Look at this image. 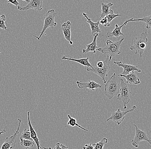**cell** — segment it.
Returning a JSON list of instances; mask_svg holds the SVG:
<instances>
[{
    "mask_svg": "<svg viewBox=\"0 0 151 149\" xmlns=\"http://www.w3.org/2000/svg\"><path fill=\"white\" fill-rule=\"evenodd\" d=\"M71 23L69 21L65 22L61 25V29L65 39L69 42L70 45H73V42L71 40Z\"/></svg>",
    "mask_w": 151,
    "mask_h": 149,
    "instance_id": "5bb4252c",
    "label": "cell"
},
{
    "mask_svg": "<svg viewBox=\"0 0 151 149\" xmlns=\"http://www.w3.org/2000/svg\"><path fill=\"white\" fill-rule=\"evenodd\" d=\"M83 15L86 19L87 22L90 24L91 29V33L94 36L96 33H101V29L99 26L100 24L99 21L98 20L97 22H93L91 19L88 17V16L86 13H83Z\"/></svg>",
    "mask_w": 151,
    "mask_h": 149,
    "instance_id": "e0dca14e",
    "label": "cell"
},
{
    "mask_svg": "<svg viewBox=\"0 0 151 149\" xmlns=\"http://www.w3.org/2000/svg\"><path fill=\"white\" fill-rule=\"evenodd\" d=\"M133 125L135 127V135L134 138L132 140V145L135 148H137L139 147V144L142 141H147L151 144V140L150 139L147 133L144 131L139 129L138 127L135 124Z\"/></svg>",
    "mask_w": 151,
    "mask_h": 149,
    "instance_id": "52a82bcc",
    "label": "cell"
},
{
    "mask_svg": "<svg viewBox=\"0 0 151 149\" xmlns=\"http://www.w3.org/2000/svg\"><path fill=\"white\" fill-rule=\"evenodd\" d=\"M108 142V139L106 138H103L101 141L98 143H95L92 145L94 149H103L105 144Z\"/></svg>",
    "mask_w": 151,
    "mask_h": 149,
    "instance_id": "cb8c5ba5",
    "label": "cell"
},
{
    "mask_svg": "<svg viewBox=\"0 0 151 149\" xmlns=\"http://www.w3.org/2000/svg\"><path fill=\"white\" fill-rule=\"evenodd\" d=\"M98 33H96L94 35V38L93 41L90 44H88L86 46V49H83V53H86L89 52H91L92 53H95L96 51L99 49L97 44V39L99 36Z\"/></svg>",
    "mask_w": 151,
    "mask_h": 149,
    "instance_id": "ac0fdd59",
    "label": "cell"
},
{
    "mask_svg": "<svg viewBox=\"0 0 151 149\" xmlns=\"http://www.w3.org/2000/svg\"><path fill=\"white\" fill-rule=\"evenodd\" d=\"M20 140L21 146L25 148V149H29L30 148H32L35 144L34 141H31V140L21 138H20Z\"/></svg>",
    "mask_w": 151,
    "mask_h": 149,
    "instance_id": "7402d4cb",
    "label": "cell"
},
{
    "mask_svg": "<svg viewBox=\"0 0 151 149\" xmlns=\"http://www.w3.org/2000/svg\"><path fill=\"white\" fill-rule=\"evenodd\" d=\"M113 57L107 55L104 62V66L102 68H99L97 67H94L93 68L90 67H85L87 71L88 72L94 73L99 75L101 78L102 80L101 82L103 81L104 83H106V77L108 76V73L110 70L111 67L110 64L111 63V59Z\"/></svg>",
    "mask_w": 151,
    "mask_h": 149,
    "instance_id": "277c9868",
    "label": "cell"
},
{
    "mask_svg": "<svg viewBox=\"0 0 151 149\" xmlns=\"http://www.w3.org/2000/svg\"><path fill=\"white\" fill-rule=\"evenodd\" d=\"M136 109H137V107L135 105L132 107V109H129L127 111L123 112L121 111L120 109L119 108L116 111H113L112 112L111 117H109L106 121H112L113 122L117 124L118 125H119L124 120L125 115L127 113L133 112Z\"/></svg>",
    "mask_w": 151,
    "mask_h": 149,
    "instance_id": "ba28073f",
    "label": "cell"
},
{
    "mask_svg": "<svg viewBox=\"0 0 151 149\" xmlns=\"http://www.w3.org/2000/svg\"><path fill=\"white\" fill-rule=\"evenodd\" d=\"M124 39V38L122 37L120 40L117 41H112L108 40L106 41V46L105 47L99 48L97 50L104 54L107 55L112 57H114L117 55H119L121 53L120 48Z\"/></svg>",
    "mask_w": 151,
    "mask_h": 149,
    "instance_id": "7a4b0ae2",
    "label": "cell"
},
{
    "mask_svg": "<svg viewBox=\"0 0 151 149\" xmlns=\"http://www.w3.org/2000/svg\"><path fill=\"white\" fill-rule=\"evenodd\" d=\"M61 146L62 149H68V148L64 144H61Z\"/></svg>",
    "mask_w": 151,
    "mask_h": 149,
    "instance_id": "d6a6232c",
    "label": "cell"
},
{
    "mask_svg": "<svg viewBox=\"0 0 151 149\" xmlns=\"http://www.w3.org/2000/svg\"><path fill=\"white\" fill-rule=\"evenodd\" d=\"M120 79L119 75L114 73L106 83L104 93L109 99L111 100L114 96L119 93L121 88Z\"/></svg>",
    "mask_w": 151,
    "mask_h": 149,
    "instance_id": "6da1fadb",
    "label": "cell"
},
{
    "mask_svg": "<svg viewBox=\"0 0 151 149\" xmlns=\"http://www.w3.org/2000/svg\"><path fill=\"white\" fill-rule=\"evenodd\" d=\"M119 77H124L126 79V83L131 84L137 85L140 83V81L139 78L138 77L137 75L135 73L134 71L130 73L129 74L127 75H122L119 74Z\"/></svg>",
    "mask_w": 151,
    "mask_h": 149,
    "instance_id": "9a60e30c",
    "label": "cell"
},
{
    "mask_svg": "<svg viewBox=\"0 0 151 149\" xmlns=\"http://www.w3.org/2000/svg\"><path fill=\"white\" fill-rule=\"evenodd\" d=\"M61 58L63 60H70V61H74V62L80 63L81 65L84 66L85 67L93 68V67L91 66V64L89 63V61H88V59H89L88 57L86 58H80V59H76V58H68V57L64 56Z\"/></svg>",
    "mask_w": 151,
    "mask_h": 149,
    "instance_id": "ffe728a7",
    "label": "cell"
},
{
    "mask_svg": "<svg viewBox=\"0 0 151 149\" xmlns=\"http://www.w3.org/2000/svg\"><path fill=\"white\" fill-rule=\"evenodd\" d=\"M1 52H2V51L1 50H0V53H1Z\"/></svg>",
    "mask_w": 151,
    "mask_h": 149,
    "instance_id": "e575fe53",
    "label": "cell"
},
{
    "mask_svg": "<svg viewBox=\"0 0 151 149\" xmlns=\"http://www.w3.org/2000/svg\"><path fill=\"white\" fill-rule=\"evenodd\" d=\"M78 87L80 89H88L89 90H98L102 88V85H100L98 83H96L92 80H88L87 82H83L81 81H77L76 82Z\"/></svg>",
    "mask_w": 151,
    "mask_h": 149,
    "instance_id": "8fae6325",
    "label": "cell"
},
{
    "mask_svg": "<svg viewBox=\"0 0 151 149\" xmlns=\"http://www.w3.org/2000/svg\"><path fill=\"white\" fill-rule=\"evenodd\" d=\"M42 0H30V1L26 6L21 7L19 6L17 7L18 10L23 11L33 9L35 10L40 11L42 10Z\"/></svg>",
    "mask_w": 151,
    "mask_h": 149,
    "instance_id": "7c38bea8",
    "label": "cell"
},
{
    "mask_svg": "<svg viewBox=\"0 0 151 149\" xmlns=\"http://www.w3.org/2000/svg\"><path fill=\"white\" fill-rule=\"evenodd\" d=\"M20 138L28 140H31V141H34L32 139V137H31L30 130H27L26 129L24 130Z\"/></svg>",
    "mask_w": 151,
    "mask_h": 149,
    "instance_id": "484cf974",
    "label": "cell"
},
{
    "mask_svg": "<svg viewBox=\"0 0 151 149\" xmlns=\"http://www.w3.org/2000/svg\"><path fill=\"white\" fill-rule=\"evenodd\" d=\"M99 22H100V24H102V25H103L105 27H108L107 20H106L105 17L99 20Z\"/></svg>",
    "mask_w": 151,
    "mask_h": 149,
    "instance_id": "83f0119b",
    "label": "cell"
},
{
    "mask_svg": "<svg viewBox=\"0 0 151 149\" xmlns=\"http://www.w3.org/2000/svg\"><path fill=\"white\" fill-rule=\"evenodd\" d=\"M30 113L29 112H27V114H28V125L29 127V130H30V133H31V136L32 139L33 140L36 144L37 147V149H40L41 146L40 145V141L39 139L38 138L37 134L35 132V130H34L32 123H31V121H30Z\"/></svg>",
    "mask_w": 151,
    "mask_h": 149,
    "instance_id": "2e32d148",
    "label": "cell"
},
{
    "mask_svg": "<svg viewBox=\"0 0 151 149\" xmlns=\"http://www.w3.org/2000/svg\"><path fill=\"white\" fill-rule=\"evenodd\" d=\"M7 2L12 4L13 5L16 6L17 7L19 6V1H16V0H9V1H7Z\"/></svg>",
    "mask_w": 151,
    "mask_h": 149,
    "instance_id": "f1b7e54d",
    "label": "cell"
},
{
    "mask_svg": "<svg viewBox=\"0 0 151 149\" xmlns=\"http://www.w3.org/2000/svg\"><path fill=\"white\" fill-rule=\"evenodd\" d=\"M122 16V14H114V13H112V14H110L107 15V16L105 17L106 19L107 22V24H108V26H110V22H112L113 19L117 17H120V16Z\"/></svg>",
    "mask_w": 151,
    "mask_h": 149,
    "instance_id": "4316f807",
    "label": "cell"
},
{
    "mask_svg": "<svg viewBox=\"0 0 151 149\" xmlns=\"http://www.w3.org/2000/svg\"><path fill=\"white\" fill-rule=\"evenodd\" d=\"M147 32L142 33L139 37H137L133 41V45L131 46L130 50L134 52L135 54H139L140 57H142V54L146 50L147 45Z\"/></svg>",
    "mask_w": 151,
    "mask_h": 149,
    "instance_id": "3957f363",
    "label": "cell"
},
{
    "mask_svg": "<svg viewBox=\"0 0 151 149\" xmlns=\"http://www.w3.org/2000/svg\"><path fill=\"white\" fill-rule=\"evenodd\" d=\"M121 88L119 93L118 95L117 99L121 100L123 104L124 109L127 108V105L130 101L131 91L127 83L122 78L120 79Z\"/></svg>",
    "mask_w": 151,
    "mask_h": 149,
    "instance_id": "8992f818",
    "label": "cell"
},
{
    "mask_svg": "<svg viewBox=\"0 0 151 149\" xmlns=\"http://www.w3.org/2000/svg\"><path fill=\"white\" fill-rule=\"evenodd\" d=\"M83 149H94V147L92 146L91 143L89 144H86L83 147Z\"/></svg>",
    "mask_w": 151,
    "mask_h": 149,
    "instance_id": "f546056e",
    "label": "cell"
},
{
    "mask_svg": "<svg viewBox=\"0 0 151 149\" xmlns=\"http://www.w3.org/2000/svg\"><path fill=\"white\" fill-rule=\"evenodd\" d=\"M68 117L69 118V120L68 122V123H67L68 125H70V126H72V127H74L75 126H76L79 127V128H80V129H82V130H85V131H88V130L85 129V128H83V127H82V126H80L78 123H77V122H76V119H75V118L72 117L70 115H68Z\"/></svg>",
    "mask_w": 151,
    "mask_h": 149,
    "instance_id": "603a6c76",
    "label": "cell"
},
{
    "mask_svg": "<svg viewBox=\"0 0 151 149\" xmlns=\"http://www.w3.org/2000/svg\"><path fill=\"white\" fill-rule=\"evenodd\" d=\"M149 145V146H150V147H151V146H150V145Z\"/></svg>",
    "mask_w": 151,
    "mask_h": 149,
    "instance_id": "d590c367",
    "label": "cell"
},
{
    "mask_svg": "<svg viewBox=\"0 0 151 149\" xmlns=\"http://www.w3.org/2000/svg\"><path fill=\"white\" fill-rule=\"evenodd\" d=\"M113 63L117 65L118 66L123 68V71L122 73H121L122 75H127L133 71L134 72L135 71H136L139 73L142 72V71L139 68L138 66L125 64V63H122L121 61L116 62L114 58L113 59Z\"/></svg>",
    "mask_w": 151,
    "mask_h": 149,
    "instance_id": "30bf717a",
    "label": "cell"
},
{
    "mask_svg": "<svg viewBox=\"0 0 151 149\" xmlns=\"http://www.w3.org/2000/svg\"><path fill=\"white\" fill-rule=\"evenodd\" d=\"M101 14L100 15V17L98 20L99 21L105 17L107 15L113 13V10L109 9V8L113 5V4L111 3H104L101 2Z\"/></svg>",
    "mask_w": 151,
    "mask_h": 149,
    "instance_id": "d6986e66",
    "label": "cell"
},
{
    "mask_svg": "<svg viewBox=\"0 0 151 149\" xmlns=\"http://www.w3.org/2000/svg\"><path fill=\"white\" fill-rule=\"evenodd\" d=\"M56 14L55 12L53 9L49 10L47 14L44 15V24L42 31L40 32V35L39 37L33 35L38 40H40L44 32L47 29L49 28H53L55 27L57 25V23L55 20Z\"/></svg>",
    "mask_w": 151,
    "mask_h": 149,
    "instance_id": "5b68a950",
    "label": "cell"
},
{
    "mask_svg": "<svg viewBox=\"0 0 151 149\" xmlns=\"http://www.w3.org/2000/svg\"><path fill=\"white\" fill-rule=\"evenodd\" d=\"M145 22L146 24V28L149 29H151V15L147 16V17H143L142 18L137 19H134L132 18L131 19L126 20V22L128 23L130 22Z\"/></svg>",
    "mask_w": 151,
    "mask_h": 149,
    "instance_id": "44dd1931",
    "label": "cell"
},
{
    "mask_svg": "<svg viewBox=\"0 0 151 149\" xmlns=\"http://www.w3.org/2000/svg\"><path fill=\"white\" fill-rule=\"evenodd\" d=\"M104 66V62L102 61H99L97 64V67L99 68H102Z\"/></svg>",
    "mask_w": 151,
    "mask_h": 149,
    "instance_id": "1f68e13d",
    "label": "cell"
},
{
    "mask_svg": "<svg viewBox=\"0 0 151 149\" xmlns=\"http://www.w3.org/2000/svg\"><path fill=\"white\" fill-rule=\"evenodd\" d=\"M127 22L125 21L124 24L122 25L119 26L117 24H115V29L113 30V32H108L106 34V38H109V37H115L116 38L117 40H119L120 37L121 36L124 35L123 34L122 32V29L124 25H127Z\"/></svg>",
    "mask_w": 151,
    "mask_h": 149,
    "instance_id": "4fadbf2b",
    "label": "cell"
},
{
    "mask_svg": "<svg viewBox=\"0 0 151 149\" xmlns=\"http://www.w3.org/2000/svg\"><path fill=\"white\" fill-rule=\"evenodd\" d=\"M6 17L4 15H2L0 16V28L8 32L9 30L6 26Z\"/></svg>",
    "mask_w": 151,
    "mask_h": 149,
    "instance_id": "d4e9b609",
    "label": "cell"
},
{
    "mask_svg": "<svg viewBox=\"0 0 151 149\" xmlns=\"http://www.w3.org/2000/svg\"><path fill=\"white\" fill-rule=\"evenodd\" d=\"M44 149H52L51 148V147H50L49 148H43ZM54 149H62V148H61V144H60V143H57L56 144V145H55V147L54 148Z\"/></svg>",
    "mask_w": 151,
    "mask_h": 149,
    "instance_id": "4dcf8cb0",
    "label": "cell"
},
{
    "mask_svg": "<svg viewBox=\"0 0 151 149\" xmlns=\"http://www.w3.org/2000/svg\"><path fill=\"white\" fill-rule=\"evenodd\" d=\"M19 125L17 130L15 133L10 137H6L4 143L2 145L1 149H12L15 148L17 142V135L19 134L20 126L22 122V119H18Z\"/></svg>",
    "mask_w": 151,
    "mask_h": 149,
    "instance_id": "9c48e42d",
    "label": "cell"
},
{
    "mask_svg": "<svg viewBox=\"0 0 151 149\" xmlns=\"http://www.w3.org/2000/svg\"><path fill=\"white\" fill-rule=\"evenodd\" d=\"M6 132V130H0V135Z\"/></svg>",
    "mask_w": 151,
    "mask_h": 149,
    "instance_id": "836d02e7",
    "label": "cell"
}]
</instances>
